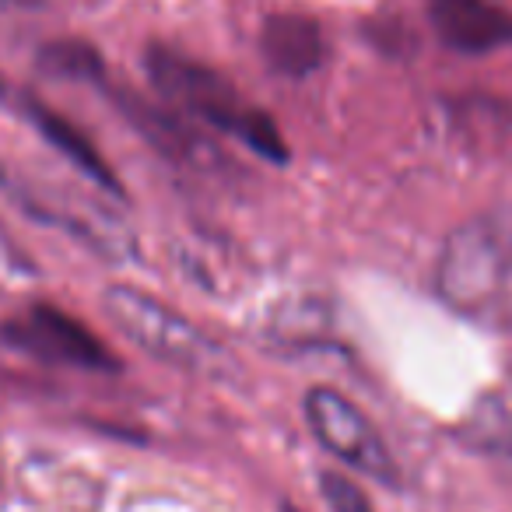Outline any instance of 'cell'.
Returning a JSON list of instances; mask_svg holds the SVG:
<instances>
[{
	"mask_svg": "<svg viewBox=\"0 0 512 512\" xmlns=\"http://www.w3.org/2000/svg\"><path fill=\"white\" fill-rule=\"evenodd\" d=\"M260 50H264L267 64L274 71L288 74V78H302L313 74L327 57V39L323 29L306 15H274L264 22L260 32Z\"/></svg>",
	"mask_w": 512,
	"mask_h": 512,
	"instance_id": "52a82bcc",
	"label": "cell"
},
{
	"mask_svg": "<svg viewBox=\"0 0 512 512\" xmlns=\"http://www.w3.org/2000/svg\"><path fill=\"white\" fill-rule=\"evenodd\" d=\"M4 267H18V253L8 242V235L0 232V271H4Z\"/></svg>",
	"mask_w": 512,
	"mask_h": 512,
	"instance_id": "8fae6325",
	"label": "cell"
},
{
	"mask_svg": "<svg viewBox=\"0 0 512 512\" xmlns=\"http://www.w3.org/2000/svg\"><path fill=\"white\" fill-rule=\"evenodd\" d=\"M428 22L449 50L488 53L512 43V15L498 0H428Z\"/></svg>",
	"mask_w": 512,
	"mask_h": 512,
	"instance_id": "8992f818",
	"label": "cell"
},
{
	"mask_svg": "<svg viewBox=\"0 0 512 512\" xmlns=\"http://www.w3.org/2000/svg\"><path fill=\"white\" fill-rule=\"evenodd\" d=\"M306 418L313 435L330 449L334 456H341L348 467L369 474L372 481L397 484V463H393L386 442L379 439V432L372 428V421L351 404L348 397H341L337 390H309L306 393Z\"/></svg>",
	"mask_w": 512,
	"mask_h": 512,
	"instance_id": "3957f363",
	"label": "cell"
},
{
	"mask_svg": "<svg viewBox=\"0 0 512 512\" xmlns=\"http://www.w3.org/2000/svg\"><path fill=\"white\" fill-rule=\"evenodd\" d=\"M22 113L29 116L32 127H36L39 134H43L46 141H50L53 148H57L60 155L67 158V162L78 165V169L85 172L88 179H95V183H99L102 190L120 193V183H116L113 169H109V165L102 162V155L95 151V144L88 141V137L81 134V130L74 127V123H67L60 113H53L50 106H43V102L29 99V95L22 99Z\"/></svg>",
	"mask_w": 512,
	"mask_h": 512,
	"instance_id": "ba28073f",
	"label": "cell"
},
{
	"mask_svg": "<svg viewBox=\"0 0 512 512\" xmlns=\"http://www.w3.org/2000/svg\"><path fill=\"white\" fill-rule=\"evenodd\" d=\"M502 253L484 228H460L439 264V292L456 309H484L502 292Z\"/></svg>",
	"mask_w": 512,
	"mask_h": 512,
	"instance_id": "5b68a950",
	"label": "cell"
},
{
	"mask_svg": "<svg viewBox=\"0 0 512 512\" xmlns=\"http://www.w3.org/2000/svg\"><path fill=\"white\" fill-rule=\"evenodd\" d=\"M4 337L15 348L29 351V355L43 358V362L57 365H74V369L88 372H113L116 358L109 355V348L85 327L81 320L67 316L57 306H32L29 313H22L18 320L4 323Z\"/></svg>",
	"mask_w": 512,
	"mask_h": 512,
	"instance_id": "277c9868",
	"label": "cell"
},
{
	"mask_svg": "<svg viewBox=\"0 0 512 512\" xmlns=\"http://www.w3.org/2000/svg\"><path fill=\"white\" fill-rule=\"evenodd\" d=\"M109 320L130 337L141 351L155 355L158 362H169L186 372H214L221 362V351L169 306H162L151 295L127 285H113L102 295Z\"/></svg>",
	"mask_w": 512,
	"mask_h": 512,
	"instance_id": "7a4b0ae2",
	"label": "cell"
},
{
	"mask_svg": "<svg viewBox=\"0 0 512 512\" xmlns=\"http://www.w3.org/2000/svg\"><path fill=\"white\" fill-rule=\"evenodd\" d=\"M148 74L155 81V88L179 106L183 113L200 116L211 127L225 130V134L239 137L246 148H253L256 155L271 158V162L285 165L288 148L281 137L278 123L264 113L253 109L221 74H214L211 67L197 64V60L183 57V53L169 50V46H151L148 50Z\"/></svg>",
	"mask_w": 512,
	"mask_h": 512,
	"instance_id": "6da1fadb",
	"label": "cell"
},
{
	"mask_svg": "<svg viewBox=\"0 0 512 512\" xmlns=\"http://www.w3.org/2000/svg\"><path fill=\"white\" fill-rule=\"evenodd\" d=\"M39 64L64 78H102V60L85 43H53L43 50Z\"/></svg>",
	"mask_w": 512,
	"mask_h": 512,
	"instance_id": "9c48e42d",
	"label": "cell"
},
{
	"mask_svg": "<svg viewBox=\"0 0 512 512\" xmlns=\"http://www.w3.org/2000/svg\"><path fill=\"white\" fill-rule=\"evenodd\" d=\"M320 495L334 512H372L369 495L341 474H320Z\"/></svg>",
	"mask_w": 512,
	"mask_h": 512,
	"instance_id": "30bf717a",
	"label": "cell"
}]
</instances>
